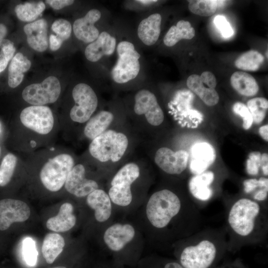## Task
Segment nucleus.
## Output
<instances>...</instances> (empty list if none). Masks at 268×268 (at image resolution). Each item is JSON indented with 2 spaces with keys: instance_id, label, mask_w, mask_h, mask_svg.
Returning a JSON list of instances; mask_svg holds the SVG:
<instances>
[{
  "instance_id": "nucleus-23",
  "label": "nucleus",
  "mask_w": 268,
  "mask_h": 268,
  "mask_svg": "<svg viewBox=\"0 0 268 268\" xmlns=\"http://www.w3.org/2000/svg\"><path fill=\"white\" fill-rule=\"evenodd\" d=\"M73 211V207L71 203H63L58 214L47 221V228L56 232H64L70 230L75 225L76 221Z\"/></svg>"
},
{
  "instance_id": "nucleus-10",
  "label": "nucleus",
  "mask_w": 268,
  "mask_h": 268,
  "mask_svg": "<svg viewBox=\"0 0 268 268\" xmlns=\"http://www.w3.org/2000/svg\"><path fill=\"white\" fill-rule=\"evenodd\" d=\"M22 124L28 129L41 134L52 130L54 119L50 108L45 106H31L24 109L20 115Z\"/></svg>"
},
{
  "instance_id": "nucleus-50",
  "label": "nucleus",
  "mask_w": 268,
  "mask_h": 268,
  "mask_svg": "<svg viewBox=\"0 0 268 268\" xmlns=\"http://www.w3.org/2000/svg\"><path fill=\"white\" fill-rule=\"evenodd\" d=\"M139 3L146 5V4H150L152 3H153L154 2H156L157 1V0H136Z\"/></svg>"
},
{
  "instance_id": "nucleus-26",
  "label": "nucleus",
  "mask_w": 268,
  "mask_h": 268,
  "mask_svg": "<svg viewBox=\"0 0 268 268\" xmlns=\"http://www.w3.org/2000/svg\"><path fill=\"white\" fill-rule=\"evenodd\" d=\"M31 62L22 53L16 54L12 59L8 67V84L14 88L22 81L24 73L31 67Z\"/></svg>"
},
{
  "instance_id": "nucleus-46",
  "label": "nucleus",
  "mask_w": 268,
  "mask_h": 268,
  "mask_svg": "<svg viewBox=\"0 0 268 268\" xmlns=\"http://www.w3.org/2000/svg\"><path fill=\"white\" fill-rule=\"evenodd\" d=\"M217 268H247L239 260L225 264Z\"/></svg>"
},
{
  "instance_id": "nucleus-32",
  "label": "nucleus",
  "mask_w": 268,
  "mask_h": 268,
  "mask_svg": "<svg viewBox=\"0 0 268 268\" xmlns=\"http://www.w3.org/2000/svg\"><path fill=\"white\" fill-rule=\"evenodd\" d=\"M253 117V122L261 123L265 119L268 108V101L263 97H256L249 100L246 105Z\"/></svg>"
},
{
  "instance_id": "nucleus-27",
  "label": "nucleus",
  "mask_w": 268,
  "mask_h": 268,
  "mask_svg": "<svg viewBox=\"0 0 268 268\" xmlns=\"http://www.w3.org/2000/svg\"><path fill=\"white\" fill-rule=\"evenodd\" d=\"M230 83L239 93L246 96H253L259 91V87L254 77L248 73L238 71L230 77Z\"/></svg>"
},
{
  "instance_id": "nucleus-4",
  "label": "nucleus",
  "mask_w": 268,
  "mask_h": 268,
  "mask_svg": "<svg viewBox=\"0 0 268 268\" xmlns=\"http://www.w3.org/2000/svg\"><path fill=\"white\" fill-rule=\"evenodd\" d=\"M128 144V139L124 134L106 130L92 140L89 151L94 158L101 162H115L123 156Z\"/></svg>"
},
{
  "instance_id": "nucleus-43",
  "label": "nucleus",
  "mask_w": 268,
  "mask_h": 268,
  "mask_svg": "<svg viewBox=\"0 0 268 268\" xmlns=\"http://www.w3.org/2000/svg\"><path fill=\"white\" fill-rule=\"evenodd\" d=\"M46 2L54 9H60L66 6L71 5L74 0H48Z\"/></svg>"
},
{
  "instance_id": "nucleus-44",
  "label": "nucleus",
  "mask_w": 268,
  "mask_h": 268,
  "mask_svg": "<svg viewBox=\"0 0 268 268\" xmlns=\"http://www.w3.org/2000/svg\"><path fill=\"white\" fill-rule=\"evenodd\" d=\"M50 48L52 51H57L61 47L63 42L56 35L51 34L49 39Z\"/></svg>"
},
{
  "instance_id": "nucleus-35",
  "label": "nucleus",
  "mask_w": 268,
  "mask_h": 268,
  "mask_svg": "<svg viewBox=\"0 0 268 268\" xmlns=\"http://www.w3.org/2000/svg\"><path fill=\"white\" fill-rule=\"evenodd\" d=\"M22 257L27 265L34 267L37 262L38 252L35 241L30 237L24 238L22 243Z\"/></svg>"
},
{
  "instance_id": "nucleus-24",
  "label": "nucleus",
  "mask_w": 268,
  "mask_h": 268,
  "mask_svg": "<svg viewBox=\"0 0 268 268\" xmlns=\"http://www.w3.org/2000/svg\"><path fill=\"white\" fill-rule=\"evenodd\" d=\"M187 85L206 105L212 106L218 102L219 97L217 91L204 84L200 75L194 74L189 76L187 80Z\"/></svg>"
},
{
  "instance_id": "nucleus-38",
  "label": "nucleus",
  "mask_w": 268,
  "mask_h": 268,
  "mask_svg": "<svg viewBox=\"0 0 268 268\" xmlns=\"http://www.w3.org/2000/svg\"><path fill=\"white\" fill-rule=\"evenodd\" d=\"M51 29L56 34V36L64 42L70 37L72 27L68 21L61 18L53 23Z\"/></svg>"
},
{
  "instance_id": "nucleus-29",
  "label": "nucleus",
  "mask_w": 268,
  "mask_h": 268,
  "mask_svg": "<svg viewBox=\"0 0 268 268\" xmlns=\"http://www.w3.org/2000/svg\"><path fill=\"white\" fill-rule=\"evenodd\" d=\"M65 245V240L59 234L50 233L47 234L42 246V253L46 262L52 264L63 252Z\"/></svg>"
},
{
  "instance_id": "nucleus-47",
  "label": "nucleus",
  "mask_w": 268,
  "mask_h": 268,
  "mask_svg": "<svg viewBox=\"0 0 268 268\" xmlns=\"http://www.w3.org/2000/svg\"><path fill=\"white\" fill-rule=\"evenodd\" d=\"M259 132L262 137L266 141H268V125L262 126L259 130Z\"/></svg>"
},
{
  "instance_id": "nucleus-15",
  "label": "nucleus",
  "mask_w": 268,
  "mask_h": 268,
  "mask_svg": "<svg viewBox=\"0 0 268 268\" xmlns=\"http://www.w3.org/2000/svg\"><path fill=\"white\" fill-rule=\"evenodd\" d=\"M214 179L215 175L212 171H205L201 174L194 175L189 181L190 193L198 204H201V207L202 204L210 201L213 196L214 192L211 185Z\"/></svg>"
},
{
  "instance_id": "nucleus-34",
  "label": "nucleus",
  "mask_w": 268,
  "mask_h": 268,
  "mask_svg": "<svg viewBox=\"0 0 268 268\" xmlns=\"http://www.w3.org/2000/svg\"><path fill=\"white\" fill-rule=\"evenodd\" d=\"M17 160V157L11 153L3 157L0 165V186H5L10 181Z\"/></svg>"
},
{
  "instance_id": "nucleus-9",
  "label": "nucleus",
  "mask_w": 268,
  "mask_h": 268,
  "mask_svg": "<svg viewBox=\"0 0 268 268\" xmlns=\"http://www.w3.org/2000/svg\"><path fill=\"white\" fill-rule=\"evenodd\" d=\"M61 86L59 79L50 76L40 83L27 86L22 96L27 103L33 106H43L56 102L61 93Z\"/></svg>"
},
{
  "instance_id": "nucleus-20",
  "label": "nucleus",
  "mask_w": 268,
  "mask_h": 268,
  "mask_svg": "<svg viewBox=\"0 0 268 268\" xmlns=\"http://www.w3.org/2000/svg\"><path fill=\"white\" fill-rule=\"evenodd\" d=\"M116 46L115 38L109 33L103 31L97 39L85 48V56L92 62L99 61L104 56H110L114 52Z\"/></svg>"
},
{
  "instance_id": "nucleus-48",
  "label": "nucleus",
  "mask_w": 268,
  "mask_h": 268,
  "mask_svg": "<svg viewBox=\"0 0 268 268\" xmlns=\"http://www.w3.org/2000/svg\"><path fill=\"white\" fill-rule=\"evenodd\" d=\"M163 268H184L178 262L171 261L166 263Z\"/></svg>"
},
{
  "instance_id": "nucleus-21",
  "label": "nucleus",
  "mask_w": 268,
  "mask_h": 268,
  "mask_svg": "<svg viewBox=\"0 0 268 268\" xmlns=\"http://www.w3.org/2000/svg\"><path fill=\"white\" fill-rule=\"evenodd\" d=\"M88 205L94 210L96 220L100 222L107 221L112 213L111 201L108 194L97 189L87 196Z\"/></svg>"
},
{
  "instance_id": "nucleus-18",
  "label": "nucleus",
  "mask_w": 268,
  "mask_h": 268,
  "mask_svg": "<svg viewBox=\"0 0 268 268\" xmlns=\"http://www.w3.org/2000/svg\"><path fill=\"white\" fill-rule=\"evenodd\" d=\"M101 16V13L99 10L92 9L84 16L75 20L72 27L75 37L86 43H90L95 40L100 33L94 24Z\"/></svg>"
},
{
  "instance_id": "nucleus-16",
  "label": "nucleus",
  "mask_w": 268,
  "mask_h": 268,
  "mask_svg": "<svg viewBox=\"0 0 268 268\" xmlns=\"http://www.w3.org/2000/svg\"><path fill=\"white\" fill-rule=\"evenodd\" d=\"M215 158V150L211 144L205 142L196 143L191 150L190 172L197 175L206 171Z\"/></svg>"
},
{
  "instance_id": "nucleus-2",
  "label": "nucleus",
  "mask_w": 268,
  "mask_h": 268,
  "mask_svg": "<svg viewBox=\"0 0 268 268\" xmlns=\"http://www.w3.org/2000/svg\"><path fill=\"white\" fill-rule=\"evenodd\" d=\"M228 251L264 242L268 232V205L242 197L226 205Z\"/></svg>"
},
{
  "instance_id": "nucleus-42",
  "label": "nucleus",
  "mask_w": 268,
  "mask_h": 268,
  "mask_svg": "<svg viewBox=\"0 0 268 268\" xmlns=\"http://www.w3.org/2000/svg\"><path fill=\"white\" fill-rule=\"evenodd\" d=\"M200 76L201 81L209 87L215 89L217 81L214 75L211 72L206 71L203 72Z\"/></svg>"
},
{
  "instance_id": "nucleus-12",
  "label": "nucleus",
  "mask_w": 268,
  "mask_h": 268,
  "mask_svg": "<svg viewBox=\"0 0 268 268\" xmlns=\"http://www.w3.org/2000/svg\"><path fill=\"white\" fill-rule=\"evenodd\" d=\"M189 154L184 150L173 151L168 147H161L156 152L154 161L164 172L171 175H179L187 168Z\"/></svg>"
},
{
  "instance_id": "nucleus-3",
  "label": "nucleus",
  "mask_w": 268,
  "mask_h": 268,
  "mask_svg": "<svg viewBox=\"0 0 268 268\" xmlns=\"http://www.w3.org/2000/svg\"><path fill=\"white\" fill-rule=\"evenodd\" d=\"M178 262L184 268H214L228 251L225 228L201 229L178 241Z\"/></svg>"
},
{
  "instance_id": "nucleus-25",
  "label": "nucleus",
  "mask_w": 268,
  "mask_h": 268,
  "mask_svg": "<svg viewBox=\"0 0 268 268\" xmlns=\"http://www.w3.org/2000/svg\"><path fill=\"white\" fill-rule=\"evenodd\" d=\"M113 114L107 111H101L88 121L84 130L85 135L93 140L105 132L114 120Z\"/></svg>"
},
{
  "instance_id": "nucleus-45",
  "label": "nucleus",
  "mask_w": 268,
  "mask_h": 268,
  "mask_svg": "<svg viewBox=\"0 0 268 268\" xmlns=\"http://www.w3.org/2000/svg\"><path fill=\"white\" fill-rule=\"evenodd\" d=\"M268 155L264 153L261 155V166L263 174L265 176L268 175Z\"/></svg>"
},
{
  "instance_id": "nucleus-17",
  "label": "nucleus",
  "mask_w": 268,
  "mask_h": 268,
  "mask_svg": "<svg viewBox=\"0 0 268 268\" xmlns=\"http://www.w3.org/2000/svg\"><path fill=\"white\" fill-rule=\"evenodd\" d=\"M135 230L129 224L116 223L105 231L104 241L112 251L118 252L123 249L134 238Z\"/></svg>"
},
{
  "instance_id": "nucleus-22",
  "label": "nucleus",
  "mask_w": 268,
  "mask_h": 268,
  "mask_svg": "<svg viewBox=\"0 0 268 268\" xmlns=\"http://www.w3.org/2000/svg\"><path fill=\"white\" fill-rule=\"evenodd\" d=\"M162 17L159 13H153L143 19L137 28V35L147 46L154 45L160 34Z\"/></svg>"
},
{
  "instance_id": "nucleus-1",
  "label": "nucleus",
  "mask_w": 268,
  "mask_h": 268,
  "mask_svg": "<svg viewBox=\"0 0 268 268\" xmlns=\"http://www.w3.org/2000/svg\"><path fill=\"white\" fill-rule=\"evenodd\" d=\"M146 214L155 229L166 232L174 228L179 241L203 228L202 217L195 203L184 201L168 189L156 191L150 196Z\"/></svg>"
},
{
  "instance_id": "nucleus-37",
  "label": "nucleus",
  "mask_w": 268,
  "mask_h": 268,
  "mask_svg": "<svg viewBox=\"0 0 268 268\" xmlns=\"http://www.w3.org/2000/svg\"><path fill=\"white\" fill-rule=\"evenodd\" d=\"M243 190L245 194L251 196L250 199L259 191L268 189V179L266 177H260L259 179L250 178L245 180L243 182Z\"/></svg>"
},
{
  "instance_id": "nucleus-40",
  "label": "nucleus",
  "mask_w": 268,
  "mask_h": 268,
  "mask_svg": "<svg viewBox=\"0 0 268 268\" xmlns=\"http://www.w3.org/2000/svg\"><path fill=\"white\" fill-rule=\"evenodd\" d=\"M261 153L260 152H253L250 153L246 162V171L251 176L259 174L261 166Z\"/></svg>"
},
{
  "instance_id": "nucleus-49",
  "label": "nucleus",
  "mask_w": 268,
  "mask_h": 268,
  "mask_svg": "<svg viewBox=\"0 0 268 268\" xmlns=\"http://www.w3.org/2000/svg\"><path fill=\"white\" fill-rule=\"evenodd\" d=\"M7 33V29L6 26L0 23V41L4 39Z\"/></svg>"
},
{
  "instance_id": "nucleus-5",
  "label": "nucleus",
  "mask_w": 268,
  "mask_h": 268,
  "mask_svg": "<svg viewBox=\"0 0 268 268\" xmlns=\"http://www.w3.org/2000/svg\"><path fill=\"white\" fill-rule=\"evenodd\" d=\"M117 52L118 58L111 75L115 82L123 84L134 79L138 74L140 55L134 44L127 41L118 44Z\"/></svg>"
},
{
  "instance_id": "nucleus-19",
  "label": "nucleus",
  "mask_w": 268,
  "mask_h": 268,
  "mask_svg": "<svg viewBox=\"0 0 268 268\" xmlns=\"http://www.w3.org/2000/svg\"><path fill=\"white\" fill-rule=\"evenodd\" d=\"M29 46L33 50L42 52L49 46L48 24L44 19H40L26 24L23 28Z\"/></svg>"
},
{
  "instance_id": "nucleus-13",
  "label": "nucleus",
  "mask_w": 268,
  "mask_h": 268,
  "mask_svg": "<svg viewBox=\"0 0 268 268\" xmlns=\"http://www.w3.org/2000/svg\"><path fill=\"white\" fill-rule=\"evenodd\" d=\"M30 215V208L25 202L12 199L0 200V230L7 229L13 223L26 221Z\"/></svg>"
},
{
  "instance_id": "nucleus-11",
  "label": "nucleus",
  "mask_w": 268,
  "mask_h": 268,
  "mask_svg": "<svg viewBox=\"0 0 268 268\" xmlns=\"http://www.w3.org/2000/svg\"><path fill=\"white\" fill-rule=\"evenodd\" d=\"M134 112L143 115L149 124L159 126L164 120L163 112L155 95L147 89L139 90L134 96Z\"/></svg>"
},
{
  "instance_id": "nucleus-51",
  "label": "nucleus",
  "mask_w": 268,
  "mask_h": 268,
  "mask_svg": "<svg viewBox=\"0 0 268 268\" xmlns=\"http://www.w3.org/2000/svg\"><path fill=\"white\" fill-rule=\"evenodd\" d=\"M52 268H67L63 266H59V267H56Z\"/></svg>"
},
{
  "instance_id": "nucleus-30",
  "label": "nucleus",
  "mask_w": 268,
  "mask_h": 268,
  "mask_svg": "<svg viewBox=\"0 0 268 268\" xmlns=\"http://www.w3.org/2000/svg\"><path fill=\"white\" fill-rule=\"evenodd\" d=\"M45 3L42 1L27 2L17 5L14 9L18 18L25 22H31L38 18L45 10Z\"/></svg>"
},
{
  "instance_id": "nucleus-41",
  "label": "nucleus",
  "mask_w": 268,
  "mask_h": 268,
  "mask_svg": "<svg viewBox=\"0 0 268 268\" xmlns=\"http://www.w3.org/2000/svg\"><path fill=\"white\" fill-rule=\"evenodd\" d=\"M214 23L223 37L229 38L233 35L234 31L224 16L217 15L214 19Z\"/></svg>"
},
{
  "instance_id": "nucleus-6",
  "label": "nucleus",
  "mask_w": 268,
  "mask_h": 268,
  "mask_svg": "<svg viewBox=\"0 0 268 268\" xmlns=\"http://www.w3.org/2000/svg\"><path fill=\"white\" fill-rule=\"evenodd\" d=\"M73 166L74 160L68 154H60L49 159L40 171L42 184L49 191H58L65 184Z\"/></svg>"
},
{
  "instance_id": "nucleus-36",
  "label": "nucleus",
  "mask_w": 268,
  "mask_h": 268,
  "mask_svg": "<svg viewBox=\"0 0 268 268\" xmlns=\"http://www.w3.org/2000/svg\"><path fill=\"white\" fill-rule=\"evenodd\" d=\"M0 73L6 67L15 52L14 44L9 40L3 39L0 42Z\"/></svg>"
},
{
  "instance_id": "nucleus-7",
  "label": "nucleus",
  "mask_w": 268,
  "mask_h": 268,
  "mask_svg": "<svg viewBox=\"0 0 268 268\" xmlns=\"http://www.w3.org/2000/svg\"><path fill=\"white\" fill-rule=\"evenodd\" d=\"M139 174V168L134 163H129L122 167L111 182L108 195L111 201L119 206L129 205L133 199L131 186Z\"/></svg>"
},
{
  "instance_id": "nucleus-52",
  "label": "nucleus",
  "mask_w": 268,
  "mask_h": 268,
  "mask_svg": "<svg viewBox=\"0 0 268 268\" xmlns=\"http://www.w3.org/2000/svg\"><path fill=\"white\" fill-rule=\"evenodd\" d=\"M0 152H1V148L0 147Z\"/></svg>"
},
{
  "instance_id": "nucleus-14",
  "label": "nucleus",
  "mask_w": 268,
  "mask_h": 268,
  "mask_svg": "<svg viewBox=\"0 0 268 268\" xmlns=\"http://www.w3.org/2000/svg\"><path fill=\"white\" fill-rule=\"evenodd\" d=\"M85 170L82 164L73 167L68 173L65 183L66 190L78 198L85 197L98 189L97 182L85 177Z\"/></svg>"
},
{
  "instance_id": "nucleus-31",
  "label": "nucleus",
  "mask_w": 268,
  "mask_h": 268,
  "mask_svg": "<svg viewBox=\"0 0 268 268\" xmlns=\"http://www.w3.org/2000/svg\"><path fill=\"white\" fill-rule=\"evenodd\" d=\"M264 60V56L259 52L250 50L240 56L235 61V66L248 71L258 70Z\"/></svg>"
},
{
  "instance_id": "nucleus-33",
  "label": "nucleus",
  "mask_w": 268,
  "mask_h": 268,
  "mask_svg": "<svg viewBox=\"0 0 268 268\" xmlns=\"http://www.w3.org/2000/svg\"><path fill=\"white\" fill-rule=\"evenodd\" d=\"M189 1V10L192 13L201 16L213 15L217 8V0H192Z\"/></svg>"
},
{
  "instance_id": "nucleus-8",
  "label": "nucleus",
  "mask_w": 268,
  "mask_h": 268,
  "mask_svg": "<svg viewBox=\"0 0 268 268\" xmlns=\"http://www.w3.org/2000/svg\"><path fill=\"white\" fill-rule=\"evenodd\" d=\"M72 95L75 105L70 111L71 119L79 123L88 121L98 106L95 92L89 85L80 83L73 87Z\"/></svg>"
},
{
  "instance_id": "nucleus-39",
  "label": "nucleus",
  "mask_w": 268,
  "mask_h": 268,
  "mask_svg": "<svg viewBox=\"0 0 268 268\" xmlns=\"http://www.w3.org/2000/svg\"><path fill=\"white\" fill-rule=\"evenodd\" d=\"M233 111L243 119V127L245 130L249 129L253 123L252 116L247 106L240 102H236L233 106Z\"/></svg>"
},
{
  "instance_id": "nucleus-28",
  "label": "nucleus",
  "mask_w": 268,
  "mask_h": 268,
  "mask_svg": "<svg viewBox=\"0 0 268 268\" xmlns=\"http://www.w3.org/2000/svg\"><path fill=\"white\" fill-rule=\"evenodd\" d=\"M195 35V30L191 23L184 20L179 21L172 26L165 34L163 42L168 47H172L182 39H192Z\"/></svg>"
}]
</instances>
